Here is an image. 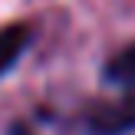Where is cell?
Wrapping results in <instances>:
<instances>
[{"label": "cell", "mask_w": 135, "mask_h": 135, "mask_svg": "<svg viewBox=\"0 0 135 135\" xmlns=\"http://www.w3.org/2000/svg\"><path fill=\"white\" fill-rule=\"evenodd\" d=\"M105 79L112 86H122V89H135V43H129L125 50H119L115 56H109Z\"/></svg>", "instance_id": "3"}, {"label": "cell", "mask_w": 135, "mask_h": 135, "mask_svg": "<svg viewBox=\"0 0 135 135\" xmlns=\"http://www.w3.org/2000/svg\"><path fill=\"white\" fill-rule=\"evenodd\" d=\"M89 129L96 135H129L135 132V89L112 99L105 105H96L89 112Z\"/></svg>", "instance_id": "1"}, {"label": "cell", "mask_w": 135, "mask_h": 135, "mask_svg": "<svg viewBox=\"0 0 135 135\" xmlns=\"http://www.w3.org/2000/svg\"><path fill=\"white\" fill-rule=\"evenodd\" d=\"M30 40H33V30L26 23H10V26L0 30V76H7L20 63V56L26 53Z\"/></svg>", "instance_id": "2"}]
</instances>
